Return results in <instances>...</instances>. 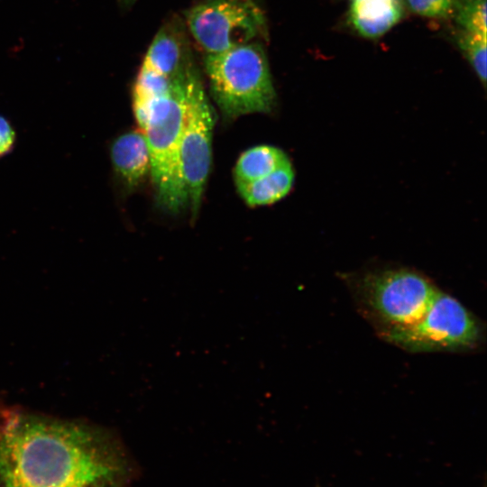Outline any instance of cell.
Segmentation results:
<instances>
[{
    "label": "cell",
    "mask_w": 487,
    "mask_h": 487,
    "mask_svg": "<svg viewBox=\"0 0 487 487\" xmlns=\"http://www.w3.org/2000/svg\"><path fill=\"white\" fill-rule=\"evenodd\" d=\"M16 142V133L10 121L0 115V159L10 153Z\"/></svg>",
    "instance_id": "obj_16"
},
{
    "label": "cell",
    "mask_w": 487,
    "mask_h": 487,
    "mask_svg": "<svg viewBox=\"0 0 487 487\" xmlns=\"http://www.w3.org/2000/svg\"><path fill=\"white\" fill-rule=\"evenodd\" d=\"M402 13L400 0H350V23L365 38L382 36L400 20Z\"/></svg>",
    "instance_id": "obj_10"
},
{
    "label": "cell",
    "mask_w": 487,
    "mask_h": 487,
    "mask_svg": "<svg viewBox=\"0 0 487 487\" xmlns=\"http://www.w3.org/2000/svg\"><path fill=\"white\" fill-rule=\"evenodd\" d=\"M360 315L382 339L418 323L439 288L427 275L408 267L343 274Z\"/></svg>",
    "instance_id": "obj_2"
},
{
    "label": "cell",
    "mask_w": 487,
    "mask_h": 487,
    "mask_svg": "<svg viewBox=\"0 0 487 487\" xmlns=\"http://www.w3.org/2000/svg\"><path fill=\"white\" fill-rule=\"evenodd\" d=\"M458 44L465 58L473 69L474 73L486 86V36L461 31Z\"/></svg>",
    "instance_id": "obj_13"
},
{
    "label": "cell",
    "mask_w": 487,
    "mask_h": 487,
    "mask_svg": "<svg viewBox=\"0 0 487 487\" xmlns=\"http://www.w3.org/2000/svg\"><path fill=\"white\" fill-rule=\"evenodd\" d=\"M205 69L211 95L227 118L269 113L276 102L267 57L255 41L207 54Z\"/></svg>",
    "instance_id": "obj_3"
},
{
    "label": "cell",
    "mask_w": 487,
    "mask_h": 487,
    "mask_svg": "<svg viewBox=\"0 0 487 487\" xmlns=\"http://www.w3.org/2000/svg\"><path fill=\"white\" fill-rule=\"evenodd\" d=\"M192 65L184 35L174 24L161 28L152 41L142 66L173 78Z\"/></svg>",
    "instance_id": "obj_9"
},
{
    "label": "cell",
    "mask_w": 487,
    "mask_h": 487,
    "mask_svg": "<svg viewBox=\"0 0 487 487\" xmlns=\"http://www.w3.org/2000/svg\"><path fill=\"white\" fill-rule=\"evenodd\" d=\"M136 472L117 441L76 423L18 416L0 435V487H127Z\"/></svg>",
    "instance_id": "obj_1"
},
{
    "label": "cell",
    "mask_w": 487,
    "mask_h": 487,
    "mask_svg": "<svg viewBox=\"0 0 487 487\" xmlns=\"http://www.w3.org/2000/svg\"><path fill=\"white\" fill-rule=\"evenodd\" d=\"M109 154L116 181L127 191L136 188L150 173L149 148L144 133L139 129L115 137Z\"/></svg>",
    "instance_id": "obj_8"
},
{
    "label": "cell",
    "mask_w": 487,
    "mask_h": 487,
    "mask_svg": "<svg viewBox=\"0 0 487 487\" xmlns=\"http://www.w3.org/2000/svg\"><path fill=\"white\" fill-rule=\"evenodd\" d=\"M189 66L172 78L170 90L147 108L145 135L151 161L150 174L159 204L177 212L188 203L180 165V133Z\"/></svg>",
    "instance_id": "obj_4"
},
{
    "label": "cell",
    "mask_w": 487,
    "mask_h": 487,
    "mask_svg": "<svg viewBox=\"0 0 487 487\" xmlns=\"http://www.w3.org/2000/svg\"><path fill=\"white\" fill-rule=\"evenodd\" d=\"M294 183V170L290 161L275 171L249 182H237L236 187L250 207L266 206L286 197Z\"/></svg>",
    "instance_id": "obj_11"
},
{
    "label": "cell",
    "mask_w": 487,
    "mask_h": 487,
    "mask_svg": "<svg viewBox=\"0 0 487 487\" xmlns=\"http://www.w3.org/2000/svg\"><path fill=\"white\" fill-rule=\"evenodd\" d=\"M382 339L409 353H470L483 345L485 328L463 303L439 289L418 323Z\"/></svg>",
    "instance_id": "obj_5"
},
{
    "label": "cell",
    "mask_w": 487,
    "mask_h": 487,
    "mask_svg": "<svg viewBox=\"0 0 487 487\" xmlns=\"http://www.w3.org/2000/svg\"><path fill=\"white\" fill-rule=\"evenodd\" d=\"M455 10L462 31L487 35L486 0H458Z\"/></svg>",
    "instance_id": "obj_14"
},
{
    "label": "cell",
    "mask_w": 487,
    "mask_h": 487,
    "mask_svg": "<svg viewBox=\"0 0 487 487\" xmlns=\"http://www.w3.org/2000/svg\"><path fill=\"white\" fill-rule=\"evenodd\" d=\"M121 1H123L125 4H130V3H133L135 0H121Z\"/></svg>",
    "instance_id": "obj_17"
},
{
    "label": "cell",
    "mask_w": 487,
    "mask_h": 487,
    "mask_svg": "<svg viewBox=\"0 0 487 487\" xmlns=\"http://www.w3.org/2000/svg\"><path fill=\"white\" fill-rule=\"evenodd\" d=\"M458 0H405L416 14L429 18H443L455 11Z\"/></svg>",
    "instance_id": "obj_15"
},
{
    "label": "cell",
    "mask_w": 487,
    "mask_h": 487,
    "mask_svg": "<svg viewBox=\"0 0 487 487\" xmlns=\"http://www.w3.org/2000/svg\"><path fill=\"white\" fill-rule=\"evenodd\" d=\"M187 26L207 54L252 42L263 33L262 12L252 0H207L186 13Z\"/></svg>",
    "instance_id": "obj_7"
},
{
    "label": "cell",
    "mask_w": 487,
    "mask_h": 487,
    "mask_svg": "<svg viewBox=\"0 0 487 487\" xmlns=\"http://www.w3.org/2000/svg\"><path fill=\"white\" fill-rule=\"evenodd\" d=\"M213 112L202 82L192 67L187 75L179 153L188 203L199 209L211 165Z\"/></svg>",
    "instance_id": "obj_6"
},
{
    "label": "cell",
    "mask_w": 487,
    "mask_h": 487,
    "mask_svg": "<svg viewBox=\"0 0 487 487\" xmlns=\"http://www.w3.org/2000/svg\"><path fill=\"white\" fill-rule=\"evenodd\" d=\"M286 153L272 145H258L243 152L234 166V179L249 182L264 177L288 163Z\"/></svg>",
    "instance_id": "obj_12"
},
{
    "label": "cell",
    "mask_w": 487,
    "mask_h": 487,
    "mask_svg": "<svg viewBox=\"0 0 487 487\" xmlns=\"http://www.w3.org/2000/svg\"><path fill=\"white\" fill-rule=\"evenodd\" d=\"M316 487H324V486L317 484V485H316Z\"/></svg>",
    "instance_id": "obj_18"
}]
</instances>
